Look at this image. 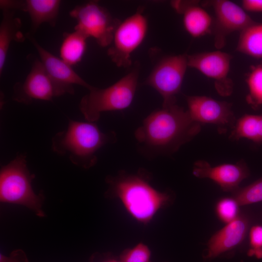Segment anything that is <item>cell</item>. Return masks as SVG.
<instances>
[{
	"mask_svg": "<svg viewBox=\"0 0 262 262\" xmlns=\"http://www.w3.org/2000/svg\"><path fill=\"white\" fill-rule=\"evenodd\" d=\"M200 131L187 110L176 104L153 111L134 132L141 151L150 157L178 150Z\"/></svg>",
	"mask_w": 262,
	"mask_h": 262,
	"instance_id": "obj_1",
	"label": "cell"
},
{
	"mask_svg": "<svg viewBox=\"0 0 262 262\" xmlns=\"http://www.w3.org/2000/svg\"><path fill=\"white\" fill-rule=\"evenodd\" d=\"M115 139L114 133L102 132L95 122L69 119L67 128L53 136L51 147L57 154L68 155L75 165L89 168L97 162L98 150Z\"/></svg>",
	"mask_w": 262,
	"mask_h": 262,
	"instance_id": "obj_2",
	"label": "cell"
},
{
	"mask_svg": "<svg viewBox=\"0 0 262 262\" xmlns=\"http://www.w3.org/2000/svg\"><path fill=\"white\" fill-rule=\"evenodd\" d=\"M108 181L128 212L141 223L148 222L169 199L167 193L156 190L140 176L123 174Z\"/></svg>",
	"mask_w": 262,
	"mask_h": 262,
	"instance_id": "obj_3",
	"label": "cell"
},
{
	"mask_svg": "<svg viewBox=\"0 0 262 262\" xmlns=\"http://www.w3.org/2000/svg\"><path fill=\"white\" fill-rule=\"evenodd\" d=\"M139 64L112 85L105 88L93 87L83 96L79 109L87 121L96 122L102 112L125 109L131 104L137 89Z\"/></svg>",
	"mask_w": 262,
	"mask_h": 262,
	"instance_id": "obj_4",
	"label": "cell"
},
{
	"mask_svg": "<svg viewBox=\"0 0 262 262\" xmlns=\"http://www.w3.org/2000/svg\"><path fill=\"white\" fill-rule=\"evenodd\" d=\"M33 178L28 169L25 154L17 155L0 170V201L24 206L38 216H44L43 197L33 191L32 186Z\"/></svg>",
	"mask_w": 262,
	"mask_h": 262,
	"instance_id": "obj_5",
	"label": "cell"
},
{
	"mask_svg": "<svg viewBox=\"0 0 262 262\" xmlns=\"http://www.w3.org/2000/svg\"><path fill=\"white\" fill-rule=\"evenodd\" d=\"M143 11V7L138 8L133 14L120 21L115 30L107 55L118 67L131 66L132 54L146 37L148 23Z\"/></svg>",
	"mask_w": 262,
	"mask_h": 262,
	"instance_id": "obj_6",
	"label": "cell"
},
{
	"mask_svg": "<svg viewBox=\"0 0 262 262\" xmlns=\"http://www.w3.org/2000/svg\"><path fill=\"white\" fill-rule=\"evenodd\" d=\"M69 15L77 21L75 31L87 38H93L102 47L111 45L115 30L120 22L96 0L75 6Z\"/></svg>",
	"mask_w": 262,
	"mask_h": 262,
	"instance_id": "obj_7",
	"label": "cell"
},
{
	"mask_svg": "<svg viewBox=\"0 0 262 262\" xmlns=\"http://www.w3.org/2000/svg\"><path fill=\"white\" fill-rule=\"evenodd\" d=\"M188 66L187 54L163 57L154 66L145 83L163 98V106L176 104Z\"/></svg>",
	"mask_w": 262,
	"mask_h": 262,
	"instance_id": "obj_8",
	"label": "cell"
},
{
	"mask_svg": "<svg viewBox=\"0 0 262 262\" xmlns=\"http://www.w3.org/2000/svg\"><path fill=\"white\" fill-rule=\"evenodd\" d=\"M188 67L214 80L215 88L223 96L231 94L233 82L229 78L232 56L216 50L187 55Z\"/></svg>",
	"mask_w": 262,
	"mask_h": 262,
	"instance_id": "obj_9",
	"label": "cell"
},
{
	"mask_svg": "<svg viewBox=\"0 0 262 262\" xmlns=\"http://www.w3.org/2000/svg\"><path fill=\"white\" fill-rule=\"evenodd\" d=\"M59 96L54 82L38 58L33 60L31 69L24 82L14 86L12 98L19 103L29 104L34 100H51Z\"/></svg>",
	"mask_w": 262,
	"mask_h": 262,
	"instance_id": "obj_10",
	"label": "cell"
},
{
	"mask_svg": "<svg viewBox=\"0 0 262 262\" xmlns=\"http://www.w3.org/2000/svg\"><path fill=\"white\" fill-rule=\"evenodd\" d=\"M210 3L215 16L214 44L218 49L225 45L229 34L241 32L256 22L242 7L230 0H216Z\"/></svg>",
	"mask_w": 262,
	"mask_h": 262,
	"instance_id": "obj_11",
	"label": "cell"
},
{
	"mask_svg": "<svg viewBox=\"0 0 262 262\" xmlns=\"http://www.w3.org/2000/svg\"><path fill=\"white\" fill-rule=\"evenodd\" d=\"M25 36L37 51L40 60L55 85L59 96L66 93L73 94L74 84L82 86L88 90L94 87L82 78L72 66L41 46L30 34L27 33Z\"/></svg>",
	"mask_w": 262,
	"mask_h": 262,
	"instance_id": "obj_12",
	"label": "cell"
},
{
	"mask_svg": "<svg viewBox=\"0 0 262 262\" xmlns=\"http://www.w3.org/2000/svg\"><path fill=\"white\" fill-rule=\"evenodd\" d=\"M185 98L187 111L194 121L221 127L234 126L231 104L204 96H186Z\"/></svg>",
	"mask_w": 262,
	"mask_h": 262,
	"instance_id": "obj_13",
	"label": "cell"
},
{
	"mask_svg": "<svg viewBox=\"0 0 262 262\" xmlns=\"http://www.w3.org/2000/svg\"><path fill=\"white\" fill-rule=\"evenodd\" d=\"M193 173L197 178L213 180L224 191L232 192L239 188L240 183L249 175L248 167L244 162L212 166L203 160L194 164Z\"/></svg>",
	"mask_w": 262,
	"mask_h": 262,
	"instance_id": "obj_14",
	"label": "cell"
},
{
	"mask_svg": "<svg viewBox=\"0 0 262 262\" xmlns=\"http://www.w3.org/2000/svg\"><path fill=\"white\" fill-rule=\"evenodd\" d=\"M248 227L249 220L243 215L227 223L209 240L205 258H215L235 248L246 238Z\"/></svg>",
	"mask_w": 262,
	"mask_h": 262,
	"instance_id": "obj_15",
	"label": "cell"
},
{
	"mask_svg": "<svg viewBox=\"0 0 262 262\" xmlns=\"http://www.w3.org/2000/svg\"><path fill=\"white\" fill-rule=\"evenodd\" d=\"M171 5L177 12L182 15L184 29L191 36L198 38L211 32L212 17L196 2L176 0L172 1Z\"/></svg>",
	"mask_w": 262,
	"mask_h": 262,
	"instance_id": "obj_16",
	"label": "cell"
},
{
	"mask_svg": "<svg viewBox=\"0 0 262 262\" xmlns=\"http://www.w3.org/2000/svg\"><path fill=\"white\" fill-rule=\"evenodd\" d=\"M0 24V75L3 72L8 51L13 41L22 42L26 36L20 31L21 22L15 11L3 10Z\"/></svg>",
	"mask_w": 262,
	"mask_h": 262,
	"instance_id": "obj_17",
	"label": "cell"
},
{
	"mask_svg": "<svg viewBox=\"0 0 262 262\" xmlns=\"http://www.w3.org/2000/svg\"><path fill=\"white\" fill-rule=\"evenodd\" d=\"M25 11L31 20V31L34 33L43 23L51 26L56 25L61 0H26Z\"/></svg>",
	"mask_w": 262,
	"mask_h": 262,
	"instance_id": "obj_18",
	"label": "cell"
},
{
	"mask_svg": "<svg viewBox=\"0 0 262 262\" xmlns=\"http://www.w3.org/2000/svg\"><path fill=\"white\" fill-rule=\"evenodd\" d=\"M87 38L77 31L64 33L60 48V58L71 66L79 63L85 53Z\"/></svg>",
	"mask_w": 262,
	"mask_h": 262,
	"instance_id": "obj_19",
	"label": "cell"
},
{
	"mask_svg": "<svg viewBox=\"0 0 262 262\" xmlns=\"http://www.w3.org/2000/svg\"><path fill=\"white\" fill-rule=\"evenodd\" d=\"M236 49L257 59H262V23L255 22L241 32Z\"/></svg>",
	"mask_w": 262,
	"mask_h": 262,
	"instance_id": "obj_20",
	"label": "cell"
},
{
	"mask_svg": "<svg viewBox=\"0 0 262 262\" xmlns=\"http://www.w3.org/2000/svg\"><path fill=\"white\" fill-rule=\"evenodd\" d=\"M231 134L234 139L246 138L262 143V115H243L236 122Z\"/></svg>",
	"mask_w": 262,
	"mask_h": 262,
	"instance_id": "obj_21",
	"label": "cell"
},
{
	"mask_svg": "<svg viewBox=\"0 0 262 262\" xmlns=\"http://www.w3.org/2000/svg\"><path fill=\"white\" fill-rule=\"evenodd\" d=\"M248 94L246 100L253 107L262 105V66H253L246 79Z\"/></svg>",
	"mask_w": 262,
	"mask_h": 262,
	"instance_id": "obj_22",
	"label": "cell"
},
{
	"mask_svg": "<svg viewBox=\"0 0 262 262\" xmlns=\"http://www.w3.org/2000/svg\"><path fill=\"white\" fill-rule=\"evenodd\" d=\"M233 198L239 206L262 201V178L233 192Z\"/></svg>",
	"mask_w": 262,
	"mask_h": 262,
	"instance_id": "obj_23",
	"label": "cell"
},
{
	"mask_svg": "<svg viewBox=\"0 0 262 262\" xmlns=\"http://www.w3.org/2000/svg\"><path fill=\"white\" fill-rule=\"evenodd\" d=\"M239 206L234 198H223L216 205L217 214L222 221L228 223L239 215L238 213Z\"/></svg>",
	"mask_w": 262,
	"mask_h": 262,
	"instance_id": "obj_24",
	"label": "cell"
},
{
	"mask_svg": "<svg viewBox=\"0 0 262 262\" xmlns=\"http://www.w3.org/2000/svg\"><path fill=\"white\" fill-rule=\"evenodd\" d=\"M151 252L149 248L143 243L126 250L120 257L121 262H149Z\"/></svg>",
	"mask_w": 262,
	"mask_h": 262,
	"instance_id": "obj_25",
	"label": "cell"
},
{
	"mask_svg": "<svg viewBox=\"0 0 262 262\" xmlns=\"http://www.w3.org/2000/svg\"><path fill=\"white\" fill-rule=\"evenodd\" d=\"M249 236L250 248L248 255L262 258V226H253L249 231Z\"/></svg>",
	"mask_w": 262,
	"mask_h": 262,
	"instance_id": "obj_26",
	"label": "cell"
},
{
	"mask_svg": "<svg viewBox=\"0 0 262 262\" xmlns=\"http://www.w3.org/2000/svg\"><path fill=\"white\" fill-rule=\"evenodd\" d=\"M26 6L25 0H0V8L2 10H20L25 11Z\"/></svg>",
	"mask_w": 262,
	"mask_h": 262,
	"instance_id": "obj_27",
	"label": "cell"
},
{
	"mask_svg": "<svg viewBox=\"0 0 262 262\" xmlns=\"http://www.w3.org/2000/svg\"><path fill=\"white\" fill-rule=\"evenodd\" d=\"M242 8L245 10L253 12H262V0H244Z\"/></svg>",
	"mask_w": 262,
	"mask_h": 262,
	"instance_id": "obj_28",
	"label": "cell"
},
{
	"mask_svg": "<svg viewBox=\"0 0 262 262\" xmlns=\"http://www.w3.org/2000/svg\"><path fill=\"white\" fill-rule=\"evenodd\" d=\"M0 262H28V261L23 251L16 250L10 257H5L1 255Z\"/></svg>",
	"mask_w": 262,
	"mask_h": 262,
	"instance_id": "obj_29",
	"label": "cell"
},
{
	"mask_svg": "<svg viewBox=\"0 0 262 262\" xmlns=\"http://www.w3.org/2000/svg\"><path fill=\"white\" fill-rule=\"evenodd\" d=\"M106 262H121V261L113 260H110V261H107Z\"/></svg>",
	"mask_w": 262,
	"mask_h": 262,
	"instance_id": "obj_30",
	"label": "cell"
}]
</instances>
